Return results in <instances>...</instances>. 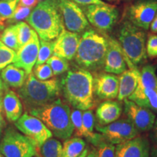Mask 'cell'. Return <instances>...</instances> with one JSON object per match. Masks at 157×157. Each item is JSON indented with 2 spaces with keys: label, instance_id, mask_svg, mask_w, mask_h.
I'll list each match as a JSON object with an SVG mask.
<instances>
[{
  "label": "cell",
  "instance_id": "obj_49",
  "mask_svg": "<svg viewBox=\"0 0 157 157\" xmlns=\"http://www.w3.org/2000/svg\"><path fill=\"white\" fill-rule=\"evenodd\" d=\"M3 23H4V21L2 19V17H0V25H3Z\"/></svg>",
  "mask_w": 157,
  "mask_h": 157
},
{
  "label": "cell",
  "instance_id": "obj_34",
  "mask_svg": "<svg viewBox=\"0 0 157 157\" xmlns=\"http://www.w3.org/2000/svg\"><path fill=\"white\" fill-rule=\"evenodd\" d=\"M20 0H0V17L4 21L8 20L18 5Z\"/></svg>",
  "mask_w": 157,
  "mask_h": 157
},
{
  "label": "cell",
  "instance_id": "obj_36",
  "mask_svg": "<svg viewBox=\"0 0 157 157\" xmlns=\"http://www.w3.org/2000/svg\"><path fill=\"white\" fill-rule=\"evenodd\" d=\"M32 10L33 8H31V7H24V6L18 5L13 14L7 20V21L10 23H18L20 21H22L23 20H25L30 15Z\"/></svg>",
  "mask_w": 157,
  "mask_h": 157
},
{
  "label": "cell",
  "instance_id": "obj_31",
  "mask_svg": "<svg viewBox=\"0 0 157 157\" xmlns=\"http://www.w3.org/2000/svg\"><path fill=\"white\" fill-rule=\"evenodd\" d=\"M54 42L52 41L39 40V49L37 60L35 65L45 63L47 60L53 55Z\"/></svg>",
  "mask_w": 157,
  "mask_h": 157
},
{
  "label": "cell",
  "instance_id": "obj_25",
  "mask_svg": "<svg viewBox=\"0 0 157 157\" xmlns=\"http://www.w3.org/2000/svg\"><path fill=\"white\" fill-rule=\"evenodd\" d=\"M86 148L85 141L80 137L68 138L63 145L62 157H78Z\"/></svg>",
  "mask_w": 157,
  "mask_h": 157
},
{
  "label": "cell",
  "instance_id": "obj_35",
  "mask_svg": "<svg viewBox=\"0 0 157 157\" xmlns=\"http://www.w3.org/2000/svg\"><path fill=\"white\" fill-rule=\"evenodd\" d=\"M32 71H34L33 74L35 77L41 81L48 80L54 76L53 72L48 63L35 65Z\"/></svg>",
  "mask_w": 157,
  "mask_h": 157
},
{
  "label": "cell",
  "instance_id": "obj_17",
  "mask_svg": "<svg viewBox=\"0 0 157 157\" xmlns=\"http://www.w3.org/2000/svg\"><path fill=\"white\" fill-rule=\"evenodd\" d=\"M150 143L146 137L137 136L117 144L116 157H149Z\"/></svg>",
  "mask_w": 157,
  "mask_h": 157
},
{
  "label": "cell",
  "instance_id": "obj_26",
  "mask_svg": "<svg viewBox=\"0 0 157 157\" xmlns=\"http://www.w3.org/2000/svg\"><path fill=\"white\" fill-rule=\"evenodd\" d=\"M42 157H62L63 145L58 140L49 138L39 147Z\"/></svg>",
  "mask_w": 157,
  "mask_h": 157
},
{
  "label": "cell",
  "instance_id": "obj_9",
  "mask_svg": "<svg viewBox=\"0 0 157 157\" xmlns=\"http://www.w3.org/2000/svg\"><path fill=\"white\" fill-rule=\"evenodd\" d=\"M95 129L101 133L104 140L113 145L131 140L140 134L128 119H117L106 125L97 124Z\"/></svg>",
  "mask_w": 157,
  "mask_h": 157
},
{
  "label": "cell",
  "instance_id": "obj_7",
  "mask_svg": "<svg viewBox=\"0 0 157 157\" xmlns=\"http://www.w3.org/2000/svg\"><path fill=\"white\" fill-rule=\"evenodd\" d=\"M37 146L29 137L10 127L0 141V152L5 157H34Z\"/></svg>",
  "mask_w": 157,
  "mask_h": 157
},
{
  "label": "cell",
  "instance_id": "obj_22",
  "mask_svg": "<svg viewBox=\"0 0 157 157\" xmlns=\"http://www.w3.org/2000/svg\"><path fill=\"white\" fill-rule=\"evenodd\" d=\"M27 76L24 71L13 64L8 65L0 72V77L7 87L20 88L24 84Z\"/></svg>",
  "mask_w": 157,
  "mask_h": 157
},
{
  "label": "cell",
  "instance_id": "obj_38",
  "mask_svg": "<svg viewBox=\"0 0 157 157\" xmlns=\"http://www.w3.org/2000/svg\"><path fill=\"white\" fill-rule=\"evenodd\" d=\"M146 53L149 58H154L157 57V35L149 34L146 42Z\"/></svg>",
  "mask_w": 157,
  "mask_h": 157
},
{
  "label": "cell",
  "instance_id": "obj_46",
  "mask_svg": "<svg viewBox=\"0 0 157 157\" xmlns=\"http://www.w3.org/2000/svg\"><path fill=\"white\" fill-rule=\"evenodd\" d=\"M3 90H0V111H2V102H3Z\"/></svg>",
  "mask_w": 157,
  "mask_h": 157
},
{
  "label": "cell",
  "instance_id": "obj_51",
  "mask_svg": "<svg viewBox=\"0 0 157 157\" xmlns=\"http://www.w3.org/2000/svg\"><path fill=\"white\" fill-rule=\"evenodd\" d=\"M0 157H5V156H3V155H2V154H1V152H0Z\"/></svg>",
  "mask_w": 157,
  "mask_h": 157
},
{
  "label": "cell",
  "instance_id": "obj_54",
  "mask_svg": "<svg viewBox=\"0 0 157 157\" xmlns=\"http://www.w3.org/2000/svg\"><path fill=\"white\" fill-rule=\"evenodd\" d=\"M156 92H157V89H156Z\"/></svg>",
  "mask_w": 157,
  "mask_h": 157
},
{
  "label": "cell",
  "instance_id": "obj_42",
  "mask_svg": "<svg viewBox=\"0 0 157 157\" xmlns=\"http://www.w3.org/2000/svg\"><path fill=\"white\" fill-rule=\"evenodd\" d=\"M151 29V31L154 34H157V12L155 15V16L153 19L152 22L151 23L150 27H149Z\"/></svg>",
  "mask_w": 157,
  "mask_h": 157
},
{
  "label": "cell",
  "instance_id": "obj_5",
  "mask_svg": "<svg viewBox=\"0 0 157 157\" xmlns=\"http://www.w3.org/2000/svg\"><path fill=\"white\" fill-rule=\"evenodd\" d=\"M108 47L107 39L93 29L87 30L80 38L75 61L78 67L87 71L103 68Z\"/></svg>",
  "mask_w": 157,
  "mask_h": 157
},
{
  "label": "cell",
  "instance_id": "obj_6",
  "mask_svg": "<svg viewBox=\"0 0 157 157\" xmlns=\"http://www.w3.org/2000/svg\"><path fill=\"white\" fill-rule=\"evenodd\" d=\"M119 43L131 63L137 66L146 60V33L130 21L121 23L118 34Z\"/></svg>",
  "mask_w": 157,
  "mask_h": 157
},
{
  "label": "cell",
  "instance_id": "obj_16",
  "mask_svg": "<svg viewBox=\"0 0 157 157\" xmlns=\"http://www.w3.org/2000/svg\"><path fill=\"white\" fill-rule=\"evenodd\" d=\"M80 36L78 33H74L63 29L54 41L53 55L67 60L74 58L79 44Z\"/></svg>",
  "mask_w": 157,
  "mask_h": 157
},
{
  "label": "cell",
  "instance_id": "obj_39",
  "mask_svg": "<svg viewBox=\"0 0 157 157\" xmlns=\"http://www.w3.org/2000/svg\"><path fill=\"white\" fill-rule=\"evenodd\" d=\"M74 2L76 5H79L82 6L91 5H103L105 4L102 0H71Z\"/></svg>",
  "mask_w": 157,
  "mask_h": 157
},
{
  "label": "cell",
  "instance_id": "obj_37",
  "mask_svg": "<svg viewBox=\"0 0 157 157\" xmlns=\"http://www.w3.org/2000/svg\"><path fill=\"white\" fill-rule=\"evenodd\" d=\"M71 119L76 137H82V111L74 109L71 113Z\"/></svg>",
  "mask_w": 157,
  "mask_h": 157
},
{
  "label": "cell",
  "instance_id": "obj_12",
  "mask_svg": "<svg viewBox=\"0 0 157 157\" xmlns=\"http://www.w3.org/2000/svg\"><path fill=\"white\" fill-rule=\"evenodd\" d=\"M157 12V0H137L127 10V21L147 31Z\"/></svg>",
  "mask_w": 157,
  "mask_h": 157
},
{
  "label": "cell",
  "instance_id": "obj_50",
  "mask_svg": "<svg viewBox=\"0 0 157 157\" xmlns=\"http://www.w3.org/2000/svg\"><path fill=\"white\" fill-rule=\"evenodd\" d=\"M2 29H3V26H2V25H0V31H1ZM1 42H2L1 40H0V43H1Z\"/></svg>",
  "mask_w": 157,
  "mask_h": 157
},
{
  "label": "cell",
  "instance_id": "obj_30",
  "mask_svg": "<svg viewBox=\"0 0 157 157\" xmlns=\"http://www.w3.org/2000/svg\"><path fill=\"white\" fill-rule=\"evenodd\" d=\"M98 157H116V146L105 141L102 137L94 143Z\"/></svg>",
  "mask_w": 157,
  "mask_h": 157
},
{
  "label": "cell",
  "instance_id": "obj_20",
  "mask_svg": "<svg viewBox=\"0 0 157 157\" xmlns=\"http://www.w3.org/2000/svg\"><path fill=\"white\" fill-rule=\"evenodd\" d=\"M122 105L117 101H106L101 103L96 110V118L99 125H106L121 117Z\"/></svg>",
  "mask_w": 157,
  "mask_h": 157
},
{
  "label": "cell",
  "instance_id": "obj_29",
  "mask_svg": "<svg viewBox=\"0 0 157 157\" xmlns=\"http://www.w3.org/2000/svg\"><path fill=\"white\" fill-rule=\"evenodd\" d=\"M46 63H48L50 66L54 76L60 75V74H63L69 70V63H68V60L61 57L55 56V55H52L47 60Z\"/></svg>",
  "mask_w": 157,
  "mask_h": 157
},
{
  "label": "cell",
  "instance_id": "obj_53",
  "mask_svg": "<svg viewBox=\"0 0 157 157\" xmlns=\"http://www.w3.org/2000/svg\"><path fill=\"white\" fill-rule=\"evenodd\" d=\"M109 1H111V0H109Z\"/></svg>",
  "mask_w": 157,
  "mask_h": 157
},
{
  "label": "cell",
  "instance_id": "obj_11",
  "mask_svg": "<svg viewBox=\"0 0 157 157\" xmlns=\"http://www.w3.org/2000/svg\"><path fill=\"white\" fill-rule=\"evenodd\" d=\"M64 26L74 33L83 32L90 26L89 21L82 8L71 0H57Z\"/></svg>",
  "mask_w": 157,
  "mask_h": 157
},
{
  "label": "cell",
  "instance_id": "obj_44",
  "mask_svg": "<svg viewBox=\"0 0 157 157\" xmlns=\"http://www.w3.org/2000/svg\"><path fill=\"white\" fill-rule=\"evenodd\" d=\"M149 157H157V145H155L151 148Z\"/></svg>",
  "mask_w": 157,
  "mask_h": 157
},
{
  "label": "cell",
  "instance_id": "obj_4",
  "mask_svg": "<svg viewBox=\"0 0 157 157\" xmlns=\"http://www.w3.org/2000/svg\"><path fill=\"white\" fill-rule=\"evenodd\" d=\"M60 93V84L58 78L41 81L33 73L29 74L24 84L17 90V95L29 110L54 101L58 98Z\"/></svg>",
  "mask_w": 157,
  "mask_h": 157
},
{
  "label": "cell",
  "instance_id": "obj_52",
  "mask_svg": "<svg viewBox=\"0 0 157 157\" xmlns=\"http://www.w3.org/2000/svg\"><path fill=\"white\" fill-rule=\"evenodd\" d=\"M37 1H38V2H42L43 0H37Z\"/></svg>",
  "mask_w": 157,
  "mask_h": 157
},
{
  "label": "cell",
  "instance_id": "obj_18",
  "mask_svg": "<svg viewBox=\"0 0 157 157\" xmlns=\"http://www.w3.org/2000/svg\"><path fill=\"white\" fill-rule=\"evenodd\" d=\"M119 77L115 74H98L94 78V91L101 99H114L119 93Z\"/></svg>",
  "mask_w": 157,
  "mask_h": 157
},
{
  "label": "cell",
  "instance_id": "obj_14",
  "mask_svg": "<svg viewBox=\"0 0 157 157\" xmlns=\"http://www.w3.org/2000/svg\"><path fill=\"white\" fill-rule=\"evenodd\" d=\"M124 110L127 119L139 132L151 131L156 120V115L151 110L140 106L128 99L124 101Z\"/></svg>",
  "mask_w": 157,
  "mask_h": 157
},
{
  "label": "cell",
  "instance_id": "obj_1",
  "mask_svg": "<svg viewBox=\"0 0 157 157\" xmlns=\"http://www.w3.org/2000/svg\"><path fill=\"white\" fill-rule=\"evenodd\" d=\"M63 96L74 109H91L94 105V77L82 68L68 70L60 82Z\"/></svg>",
  "mask_w": 157,
  "mask_h": 157
},
{
  "label": "cell",
  "instance_id": "obj_2",
  "mask_svg": "<svg viewBox=\"0 0 157 157\" xmlns=\"http://www.w3.org/2000/svg\"><path fill=\"white\" fill-rule=\"evenodd\" d=\"M40 39L52 41L64 29L57 0H43L33 8L26 19Z\"/></svg>",
  "mask_w": 157,
  "mask_h": 157
},
{
  "label": "cell",
  "instance_id": "obj_32",
  "mask_svg": "<svg viewBox=\"0 0 157 157\" xmlns=\"http://www.w3.org/2000/svg\"><path fill=\"white\" fill-rule=\"evenodd\" d=\"M16 26L20 49L21 47H23V45H25L29 42L31 36H32L34 29H31L28 23L23 22V21H20V22L17 23Z\"/></svg>",
  "mask_w": 157,
  "mask_h": 157
},
{
  "label": "cell",
  "instance_id": "obj_8",
  "mask_svg": "<svg viewBox=\"0 0 157 157\" xmlns=\"http://www.w3.org/2000/svg\"><path fill=\"white\" fill-rule=\"evenodd\" d=\"M82 10L87 21L98 30L104 32L111 30L119 18V10L106 3L83 6Z\"/></svg>",
  "mask_w": 157,
  "mask_h": 157
},
{
  "label": "cell",
  "instance_id": "obj_21",
  "mask_svg": "<svg viewBox=\"0 0 157 157\" xmlns=\"http://www.w3.org/2000/svg\"><path fill=\"white\" fill-rule=\"evenodd\" d=\"M2 109L7 119L10 122H15L23 114L21 98L13 90H6L3 96Z\"/></svg>",
  "mask_w": 157,
  "mask_h": 157
},
{
  "label": "cell",
  "instance_id": "obj_3",
  "mask_svg": "<svg viewBox=\"0 0 157 157\" xmlns=\"http://www.w3.org/2000/svg\"><path fill=\"white\" fill-rule=\"evenodd\" d=\"M29 113L40 119L57 138L65 140L73 135L71 111L69 105L60 98L43 106L29 110Z\"/></svg>",
  "mask_w": 157,
  "mask_h": 157
},
{
  "label": "cell",
  "instance_id": "obj_43",
  "mask_svg": "<svg viewBox=\"0 0 157 157\" xmlns=\"http://www.w3.org/2000/svg\"><path fill=\"white\" fill-rule=\"evenodd\" d=\"M5 127V121L2 114V111H0V137H1L2 135Z\"/></svg>",
  "mask_w": 157,
  "mask_h": 157
},
{
  "label": "cell",
  "instance_id": "obj_10",
  "mask_svg": "<svg viewBox=\"0 0 157 157\" xmlns=\"http://www.w3.org/2000/svg\"><path fill=\"white\" fill-rule=\"evenodd\" d=\"M15 126L22 134L27 136L39 148L52 133L38 118L25 113L15 121Z\"/></svg>",
  "mask_w": 157,
  "mask_h": 157
},
{
  "label": "cell",
  "instance_id": "obj_41",
  "mask_svg": "<svg viewBox=\"0 0 157 157\" xmlns=\"http://www.w3.org/2000/svg\"><path fill=\"white\" fill-rule=\"evenodd\" d=\"M151 130V132L150 135L151 138L155 143V144L157 145V119H156V120H155L154 126H153Z\"/></svg>",
  "mask_w": 157,
  "mask_h": 157
},
{
  "label": "cell",
  "instance_id": "obj_40",
  "mask_svg": "<svg viewBox=\"0 0 157 157\" xmlns=\"http://www.w3.org/2000/svg\"><path fill=\"white\" fill-rule=\"evenodd\" d=\"M37 3H38L37 0H20L18 5L34 8L35 6L37 5Z\"/></svg>",
  "mask_w": 157,
  "mask_h": 157
},
{
  "label": "cell",
  "instance_id": "obj_55",
  "mask_svg": "<svg viewBox=\"0 0 157 157\" xmlns=\"http://www.w3.org/2000/svg\"></svg>",
  "mask_w": 157,
  "mask_h": 157
},
{
  "label": "cell",
  "instance_id": "obj_13",
  "mask_svg": "<svg viewBox=\"0 0 157 157\" xmlns=\"http://www.w3.org/2000/svg\"><path fill=\"white\" fill-rule=\"evenodd\" d=\"M106 39L108 47L103 68L106 73L116 75L123 73L127 69V66L129 68L136 67L127 59L118 41L112 37Z\"/></svg>",
  "mask_w": 157,
  "mask_h": 157
},
{
  "label": "cell",
  "instance_id": "obj_15",
  "mask_svg": "<svg viewBox=\"0 0 157 157\" xmlns=\"http://www.w3.org/2000/svg\"><path fill=\"white\" fill-rule=\"evenodd\" d=\"M39 49V36L34 30L29 42L16 51L13 65L23 69L27 75L32 73L37 60Z\"/></svg>",
  "mask_w": 157,
  "mask_h": 157
},
{
  "label": "cell",
  "instance_id": "obj_48",
  "mask_svg": "<svg viewBox=\"0 0 157 157\" xmlns=\"http://www.w3.org/2000/svg\"><path fill=\"white\" fill-rule=\"evenodd\" d=\"M87 153H88V149L87 148H86L85 150H84V151L82 153V154L81 155V156H78V157H84L86 156V155L87 154Z\"/></svg>",
  "mask_w": 157,
  "mask_h": 157
},
{
  "label": "cell",
  "instance_id": "obj_24",
  "mask_svg": "<svg viewBox=\"0 0 157 157\" xmlns=\"http://www.w3.org/2000/svg\"><path fill=\"white\" fill-rule=\"evenodd\" d=\"M146 89H157V76L156 68L152 65H146L140 71V77L136 89L143 90Z\"/></svg>",
  "mask_w": 157,
  "mask_h": 157
},
{
  "label": "cell",
  "instance_id": "obj_47",
  "mask_svg": "<svg viewBox=\"0 0 157 157\" xmlns=\"http://www.w3.org/2000/svg\"><path fill=\"white\" fill-rule=\"evenodd\" d=\"M7 88L6 87V85L5 84V83H4L2 80L1 77H0V90H7Z\"/></svg>",
  "mask_w": 157,
  "mask_h": 157
},
{
  "label": "cell",
  "instance_id": "obj_23",
  "mask_svg": "<svg viewBox=\"0 0 157 157\" xmlns=\"http://www.w3.org/2000/svg\"><path fill=\"white\" fill-rule=\"evenodd\" d=\"M137 105L145 107L151 111H157V92L153 89L143 90H135L133 93L127 98Z\"/></svg>",
  "mask_w": 157,
  "mask_h": 157
},
{
  "label": "cell",
  "instance_id": "obj_19",
  "mask_svg": "<svg viewBox=\"0 0 157 157\" xmlns=\"http://www.w3.org/2000/svg\"><path fill=\"white\" fill-rule=\"evenodd\" d=\"M140 71L137 67L131 68L120 74L119 77V93L117 99L124 101L128 98L136 89Z\"/></svg>",
  "mask_w": 157,
  "mask_h": 157
},
{
  "label": "cell",
  "instance_id": "obj_45",
  "mask_svg": "<svg viewBox=\"0 0 157 157\" xmlns=\"http://www.w3.org/2000/svg\"><path fill=\"white\" fill-rule=\"evenodd\" d=\"M84 157H98L97 154H96V151H95V149H93L91 152L90 153L88 152L87 154Z\"/></svg>",
  "mask_w": 157,
  "mask_h": 157
},
{
  "label": "cell",
  "instance_id": "obj_27",
  "mask_svg": "<svg viewBox=\"0 0 157 157\" xmlns=\"http://www.w3.org/2000/svg\"><path fill=\"white\" fill-rule=\"evenodd\" d=\"M0 40L4 44L13 49L15 52L18 50L19 44L16 24L10 25L4 29L2 33L0 34Z\"/></svg>",
  "mask_w": 157,
  "mask_h": 157
},
{
  "label": "cell",
  "instance_id": "obj_33",
  "mask_svg": "<svg viewBox=\"0 0 157 157\" xmlns=\"http://www.w3.org/2000/svg\"><path fill=\"white\" fill-rule=\"evenodd\" d=\"M16 52L8 48L2 42L0 43V72L6 66L14 61Z\"/></svg>",
  "mask_w": 157,
  "mask_h": 157
},
{
  "label": "cell",
  "instance_id": "obj_28",
  "mask_svg": "<svg viewBox=\"0 0 157 157\" xmlns=\"http://www.w3.org/2000/svg\"><path fill=\"white\" fill-rule=\"evenodd\" d=\"M95 127V116L90 109L82 111V134L90 141L94 138Z\"/></svg>",
  "mask_w": 157,
  "mask_h": 157
}]
</instances>
